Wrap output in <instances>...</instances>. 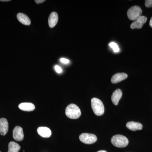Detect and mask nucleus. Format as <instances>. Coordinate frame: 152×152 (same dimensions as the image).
Listing matches in <instances>:
<instances>
[{
  "instance_id": "ddd939ff",
  "label": "nucleus",
  "mask_w": 152,
  "mask_h": 152,
  "mask_svg": "<svg viewBox=\"0 0 152 152\" xmlns=\"http://www.w3.org/2000/svg\"><path fill=\"white\" fill-rule=\"evenodd\" d=\"M126 127L131 131L140 130L142 129L143 126L140 123L136 122L130 121L127 123Z\"/></svg>"
},
{
  "instance_id": "b1692460",
  "label": "nucleus",
  "mask_w": 152,
  "mask_h": 152,
  "mask_svg": "<svg viewBox=\"0 0 152 152\" xmlns=\"http://www.w3.org/2000/svg\"><path fill=\"white\" fill-rule=\"evenodd\" d=\"M97 152H107L105 151H104V150H102V151H99Z\"/></svg>"
},
{
  "instance_id": "1a4fd4ad",
  "label": "nucleus",
  "mask_w": 152,
  "mask_h": 152,
  "mask_svg": "<svg viewBox=\"0 0 152 152\" xmlns=\"http://www.w3.org/2000/svg\"><path fill=\"white\" fill-rule=\"evenodd\" d=\"M128 77V75L125 73H118L115 74L111 78L113 83L116 84L124 80Z\"/></svg>"
},
{
  "instance_id": "6e6552de",
  "label": "nucleus",
  "mask_w": 152,
  "mask_h": 152,
  "mask_svg": "<svg viewBox=\"0 0 152 152\" xmlns=\"http://www.w3.org/2000/svg\"><path fill=\"white\" fill-rule=\"evenodd\" d=\"M9 129L8 122L7 119L2 118L0 119V134L5 135Z\"/></svg>"
},
{
  "instance_id": "f3484780",
  "label": "nucleus",
  "mask_w": 152,
  "mask_h": 152,
  "mask_svg": "<svg viewBox=\"0 0 152 152\" xmlns=\"http://www.w3.org/2000/svg\"><path fill=\"white\" fill-rule=\"evenodd\" d=\"M109 45H110V47L111 48L113 49L114 51L115 52V53H118V52L119 51V48L118 45H117V44L115 43L112 42H111L109 44Z\"/></svg>"
},
{
  "instance_id": "dca6fc26",
  "label": "nucleus",
  "mask_w": 152,
  "mask_h": 152,
  "mask_svg": "<svg viewBox=\"0 0 152 152\" xmlns=\"http://www.w3.org/2000/svg\"><path fill=\"white\" fill-rule=\"evenodd\" d=\"M20 148L18 144L15 142H11L9 144L8 152H19Z\"/></svg>"
},
{
  "instance_id": "9d476101",
  "label": "nucleus",
  "mask_w": 152,
  "mask_h": 152,
  "mask_svg": "<svg viewBox=\"0 0 152 152\" xmlns=\"http://www.w3.org/2000/svg\"><path fill=\"white\" fill-rule=\"evenodd\" d=\"M122 92L120 89L116 90L113 93L112 95L111 100L114 105H117L118 104L122 96Z\"/></svg>"
},
{
  "instance_id": "0eeeda50",
  "label": "nucleus",
  "mask_w": 152,
  "mask_h": 152,
  "mask_svg": "<svg viewBox=\"0 0 152 152\" xmlns=\"http://www.w3.org/2000/svg\"><path fill=\"white\" fill-rule=\"evenodd\" d=\"M13 137L17 141H21L23 140V132L21 127L17 126L15 128L13 131Z\"/></svg>"
},
{
  "instance_id": "4be33fe9",
  "label": "nucleus",
  "mask_w": 152,
  "mask_h": 152,
  "mask_svg": "<svg viewBox=\"0 0 152 152\" xmlns=\"http://www.w3.org/2000/svg\"><path fill=\"white\" fill-rule=\"evenodd\" d=\"M149 25L152 28V17L151 18V20H150Z\"/></svg>"
},
{
  "instance_id": "2eb2a0df",
  "label": "nucleus",
  "mask_w": 152,
  "mask_h": 152,
  "mask_svg": "<svg viewBox=\"0 0 152 152\" xmlns=\"http://www.w3.org/2000/svg\"><path fill=\"white\" fill-rule=\"evenodd\" d=\"M19 108L24 111H32L35 109V106L31 103L25 102L21 103L19 105Z\"/></svg>"
},
{
  "instance_id": "412c9836",
  "label": "nucleus",
  "mask_w": 152,
  "mask_h": 152,
  "mask_svg": "<svg viewBox=\"0 0 152 152\" xmlns=\"http://www.w3.org/2000/svg\"><path fill=\"white\" fill-rule=\"evenodd\" d=\"M35 1L37 4H39L43 3L45 1V0H35Z\"/></svg>"
},
{
  "instance_id": "7ed1b4c3",
  "label": "nucleus",
  "mask_w": 152,
  "mask_h": 152,
  "mask_svg": "<svg viewBox=\"0 0 152 152\" xmlns=\"http://www.w3.org/2000/svg\"><path fill=\"white\" fill-rule=\"evenodd\" d=\"M111 142L115 146L118 148H125L129 144V140L125 136L122 135H116L111 139Z\"/></svg>"
},
{
  "instance_id": "39448f33",
  "label": "nucleus",
  "mask_w": 152,
  "mask_h": 152,
  "mask_svg": "<svg viewBox=\"0 0 152 152\" xmlns=\"http://www.w3.org/2000/svg\"><path fill=\"white\" fill-rule=\"evenodd\" d=\"M79 138L81 142L86 144L94 143L97 140V138L95 135L88 133H83L80 136Z\"/></svg>"
},
{
  "instance_id": "f8f14e48",
  "label": "nucleus",
  "mask_w": 152,
  "mask_h": 152,
  "mask_svg": "<svg viewBox=\"0 0 152 152\" xmlns=\"http://www.w3.org/2000/svg\"><path fill=\"white\" fill-rule=\"evenodd\" d=\"M58 20V16L56 12H53L49 17L48 24L50 28L54 27Z\"/></svg>"
},
{
  "instance_id": "aec40b11",
  "label": "nucleus",
  "mask_w": 152,
  "mask_h": 152,
  "mask_svg": "<svg viewBox=\"0 0 152 152\" xmlns=\"http://www.w3.org/2000/svg\"><path fill=\"white\" fill-rule=\"evenodd\" d=\"M60 61L64 64H68L69 63V61L67 59L65 58H61L60 59Z\"/></svg>"
},
{
  "instance_id": "a211bd4d",
  "label": "nucleus",
  "mask_w": 152,
  "mask_h": 152,
  "mask_svg": "<svg viewBox=\"0 0 152 152\" xmlns=\"http://www.w3.org/2000/svg\"><path fill=\"white\" fill-rule=\"evenodd\" d=\"M145 5L147 7H152V0H146L145 1Z\"/></svg>"
},
{
  "instance_id": "9b49d317",
  "label": "nucleus",
  "mask_w": 152,
  "mask_h": 152,
  "mask_svg": "<svg viewBox=\"0 0 152 152\" xmlns=\"http://www.w3.org/2000/svg\"><path fill=\"white\" fill-rule=\"evenodd\" d=\"M37 131L39 135L43 137L48 138L51 136V131L46 127H39L38 128Z\"/></svg>"
},
{
  "instance_id": "4468645a",
  "label": "nucleus",
  "mask_w": 152,
  "mask_h": 152,
  "mask_svg": "<svg viewBox=\"0 0 152 152\" xmlns=\"http://www.w3.org/2000/svg\"><path fill=\"white\" fill-rule=\"evenodd\" d=\"M17 18L20 23L26 26H29L31 24V20L26 15L22 13H19L17 15Z\"/></svg>"
},
{
  "instance_id": "f03ea898",
  "label": "nucleus",
  "mask_w": 152,
  "mask_h": 152,
  "mask_svg": "<svg viewBox=\"0 0 152 152\" xmlns=\"http://www.w3.org/2000/svg\"><path fill=\"white\" fill-rule=\"evenodd\" d=\"M92 108L95 115L101 116L103 115L104 107L102 102L97 98H94L91 100Z\"/></svg>"
},
{
  "instance_id": "423d86ee",
  "label": "nucleus",
  "mask_w": 152,
  "mask_h": 152,
  "mask_svg": "<svg viewBox=\"0 0 152 152\" xmlns=\"http://www.w3.org/2000/svg\"><path fill=\"white\" fill-rule=\"evenodd\" d=\"M147 18L145 16H141L133 22L131 25V28L132 29L142 28L144 24L147 22Z\"/></svg>"
},
{
  "instance_id": "6ab92c4d",
  "label": "nucleus",
  "mask_w": 152,
  "mask_h": 152,
  "mask_svg": "<svg viewBox=\"0 0 152 152\" xmlns=\"http://www.w3.org/2000/svg\"><path fill=\"white\" fill-rule=\"evenodd\" d=\"M55 69L58 73H61L62 72V69L59 66H55Z\"/></svg>"
},
{
  "instance_id": "20e7f679",
  "label": "nucleus",
  "mask_w": 152,
  "mask_h": 152,
  "mask_svg": "<svg viewBox=\"0 0 152 152\" xmlns=\"http://www.w3.org/2000/svg\"><path fill=\"white\" fill-rule=\"evenodd\" d=\"M142 12V9L138 6H134L129 9L127 12L128 18L131 20H136L141 16Z\"/></svg>"
},
{
  "instance_id": "5701e85b",
  "label": "nucleus",
  "mask_w": 152,
  "mask_h": 152,
  "mask_svg": "<svg viewBox=\"0 0 152 152\" xmlns=\"http://www.w3.org/2000/svg\"><path fill=\"white\" fill-rule=\"evenodd\" d=\"M10 1V0H0V1Z\"/></svg>"
},
{
  "instance_id": "f257e3e1",
  "label": "nucleus",
  "mask_w": 152,
  "mask_h": 152,
  "mask_svg": "<svg viewBox=\"0 0 152 152\" xmlns=\"http://www.w3.org/2000/svg\"><path fill=\"white\" fill-rule=\"evenodd\" d=\"M65 113L67 117L69 118L76 119L80 116L81 112L77 106L75 104H71L67 107Z\"/></svg>"
},
{
  "instance_id": "393cba45",
  "label": "nucleus",
  "mask_w": 152,
  "mask_h": 152,
  "mask_svg": "<svg viewBox=\"0 0 152 152\" xmlns=\"http://www.w3.org/2000/svg\"><path fill=\"white\" fill-rule=\"evenodd\" d=\"M0 152H1V151H0Z\"/></svg>"
}]
</instances>
